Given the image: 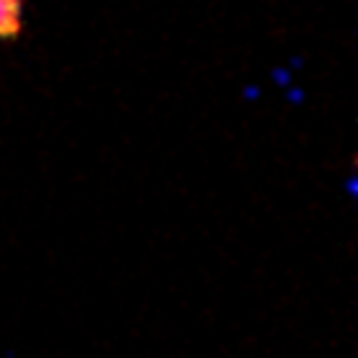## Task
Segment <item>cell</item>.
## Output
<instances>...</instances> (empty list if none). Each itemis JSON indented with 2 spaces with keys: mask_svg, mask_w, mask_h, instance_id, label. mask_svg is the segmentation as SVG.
<instances>
[{
  "mask_svg": "<svg viewBox=\"0 0 358 358\" xmlns=\"http://www.w3.org/2000/svg\"><path fill=\"white\" fill-rule=\"evenodd\" d=\"M21 29V3L0 0V37H13Z\"/></svg>",
  "mask_w": 358,
  "mask_h": 358,
  "instance_id": "cell-1",
  "label": "cell"
}]
</instances>
